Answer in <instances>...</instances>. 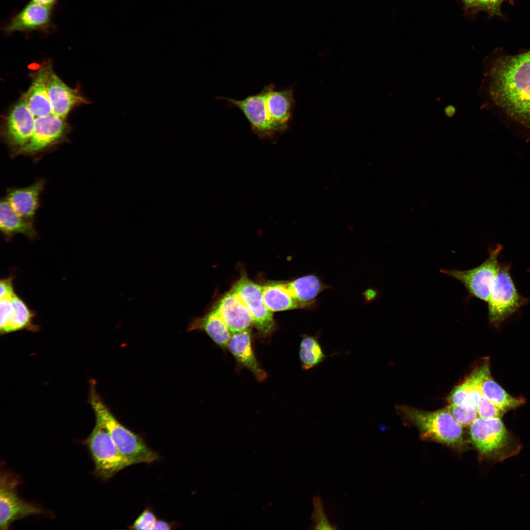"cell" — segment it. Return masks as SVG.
<instances>
[{
    "label": "cell",
    "mask_w": 530,
    "mask_h": 530,
    "mask_svg": "<svg viewBox=\"0 0 530 530\" xmlns=\"http://www.w3.org/2000/svg\"><path fill=\"white\" fill-rule=\"evenodd\" d=\"M488 78L494 103L530 129V51L497 59L490 67Z\"/></svg>",
    "instance_id": "1"
},
{
    "label": "cell",
    "mask_w": 530,
    "mask_h": 530,
    "mask_svg": "<svg viewBox=\"0 0 530 530\" xmlns=\"http://www.w3.org/2000/svg\"><path fill=\"white\" fill-rule=\"evenodd\" d=\"M96 381H90L89 401L95 414L96 422L108 431L121 454L131 465L151 463L157 460L158 454L147 445L140 435L123 425L115 417L97 392Z\"/></svg>",
    "instance_id": "2"
},
{
    "label": "cell",
    "mask_w": 530,
    "mask_h": 530,
    "mask_svg": "<svg viewBox=\"0 0 530 530\" xmlns=\"http://www.w3.org/2000/svg\"><path fill=\"white\" fill-rule=\"evenodd\" d=\"M397 409L401 416L419 429L424 438L458 449L465 445L463 426L454 420L447 408L425 411L402 405Z\"/></svg>",
    "instance_id": "3"
},
{
    "label": "cell",
    "mask_w": 530,
    "mask_h": 530,
    "mask_svg": "<svg viewBox=\"0 0 530 530\" xmlns=\"http://www.w3.org/2000/svg\"><path fill=\"white\" fill-rule=\"evenodd\" d=\"M471 442L480 455L502 462L518 454L521 446L506 429L500 418H477L470 426Z\"/></svg>",
    "instance_id": "4"
},
{
    "label": "cell",
    "mask_w": 530,
    "mask_h": 530,
    "mask_svg": "<svg viewBox=\"0 0 530 530\" xmlns=\"http://www.w3.org/2000/svg\"><path fill=\"white\" fill-rule=\"evenodd\" d=\"M86 443L94 463V472L103 479H110L131 465L118 450L106 429L98 422Z\"/></svg>",
    "instance_id": "5"
},
{
    "label": "cell",
    "mask_w": 530,
    "mask_h": 530,
    "mask_svg": "<svg viewBox=\"0 0 530 530\" xmlns=\"http://www.w3.org/2000/svg\"><path fill=\"white\" fill-rule=\"evenodd\" d=\"M55 10L30 0L1 24V30L7 35L17 32L26 36L33 32L49 35L57 28L53 20Z\"/></svg>",
    "instance_id": "6"
},
{
    "label": "cell",
    "mask_w": 530,
    "mask_h": 530,
    "mask_svg": "<svg viewBox=\"0 0 530 530\" xmlns=\"http://www.w3.org/2000/svg\"><path fill=\"white\" fill-rule=\"evenodd\" d=\"M67 131L68 126L64 118L53 114L36 117L30 139L14 157L24 155L37 161L44 154L63 142Z\"/></svg>",
    "instance_id": "7"
},
{
    "label": "cell",
    "mask_w": 530,
    "mask_h": 530,
    "mask_svg": "<svg viewBox=\"0 0 530 530\" xmlns=\"http://www.w3.org/2000/svg\"><path fill=\"white\" fill-rule=\"evenodd\" d=\"M502 249L499 245L478 266L468 270L441 269L440 272L460 281L473 296L488 302L491 285L500 266L498 256Z\"/></svg>",
    "instance_id": "8"
},
{
    "label": "cell",
    "mask_w": 530,
    "mask_h": 530,
    "mask_svg": "<svg viewBox=\"0 0 530 530\" xmlns=\"http://www.w3.org/2000/svg\"><path fill=\"white\" fill-rule=\"evenodd\" d=\"M19 483L15 476L1 475L0 485V528L6 530L15 521L27 516L42 514L44 510L38 505L25 502L17 493Z\"/></svg>",
    "instance_id": "9"
},
{
    "label": "cell",
    "mask_w": 530,
    "mask_h": 530,
    "mask_svg": "<svg viewBox=\"0 0 530 530\" xmlns=\"http://www.w3.org/2000/svg\"><path fill=\"white\" fill-rule=\"evenodd\" d=\"M521 298L506 267H500L493 280L488 303V317L491 322H500L515 312Z\"/></svg>",
    "instance_id": "10"
},
{
    "label": "cell",
    "mask_w": 530,
    "mask_h": 530,
    "mask_svg": "<svg viewBox=\"0 0 530 530\" xmlns=\"http://www.w3.org/2000/svg\"><path fill=\"white\" fill-rule=\"evenodd\" d=\"M248 310L253 325L260 334L267 335L275 328L272 312L265 306L262 296V286L242 276L232 290Z\"/></svg>",
    "instance_id": "11"
},
{
    "label": "cell",
    "mask_w": 530,
    "mask_h": 530,
    "mask_svg": "<svg viewBox=\"0 0 530 530\" xmlns=\"http://www.w3.org/2000/svg\"><path fill=\"white\" fill-rule=\"evenodd\" d=\"M35 116L29 108L25 100L21 98L12 108L7 117L2 138L8 146L10 156L23 148L30 139L34 130Z\"/></svg>",
    "instance_id": "12"
},
{
    "label": "cell",
    "mask_w": 530,
    "mask_h": 530,
    "mask_svg": "<svg viewBox=\"0 0 530 530\" xmlns=\"http://www.w3.org/2000/svg\"><path fill=\"white\" fill-rule=\"evenodd\" d=\"M238 108L249 121L251 130L262 139H272L277 135L271 126L266 113L264 88L258 93L243 100L219 97Z\"/></svg>",
    "instance_id": "13"
},
{
    "label": "cell",
    "mask_w": 530,
    "mask_h": 530,
    "mask_svg": "<svg viewBox=\"0 0 530 530\" xmlns=\"http://www.w3.org/2000/svg\"><path fill=\"white\" fill-rule=\"evenodd\" d=\"M467 379L487 399L504 412L520 406L524 400L509 395L493 380L488 360L476 369Z\"/></svg>",
    "instance_id": "14"
},
{
    "label": "cell",
    "mask_w": 530,
    "mask_h": 530,
    "mask_svg": "<svg viewBox=\"0 0 530 530\" xmlns=\"http://www.w3.org/2000/svg\"><path fill=\"white\" fill-rule=\"evenodd\" d=\"M265 105L268 121L276 133L286 131L294 106L293 89L276 90L272 83L265 86Z\"/></svg>",
    "instance_id": "15"
},
{
    "label": "cell",
    "mask_w": 530,
    "mask_h": 530,
    "mask_svg": "<svg viewBox=\"0 0 530 530\" xmlns=\"http://www.w3.org/2000/svg\"><path fill=\"white\" fill-rule=\"evenodd\" d=\"M48 94L52 114L64 119L75 106L88 103L78 90L67 85L54 73L52 67L49 77Z\"/></svg>",
    "instance_id": "16"
},
{
    "label": "cell",
    "mask_w": 530,
    "mask_h": 530,
    "mask_svg": "<svg viewBox=\"0 0 530 530\" xmlns=\"http://www.w3.org/2000/svg\"><path fill=\"white\" fill-rule=\"evenodd\" d=\"M45 185V181L40 179L26 187L8 188L4 198L18 214L34 223Z\"/></svg>",
    "instance_id": "17"
},
{
    "label": "cell",
    "mask_w": 530,
    "mask_h": 530,
    "mask_svg": "<svg viewBox=\"0 0 530 530\" xmlns=\"http://www.w3.org/2000/svg\"><path fill=\"white\" fill-rule=\"evenodd\" d=\"M232 333L251 330L253 325L251 315L245 304L232 290L215 307Z\"/></svg>",
    "instance_id": "18"
},
{
    "label": "cell",
    "mask_w": 530,
    "mask_h": 530,
    "mask_svg": "<svg viewBox=\"0 0 530 530\" xmlns=\"http://www.w3.org/2000/svg\"><path fill=\"white\" fill-rule=\"evenodd\" d=\"M51 67L50 65L44 66L37 70L29 89L23 96L35 118L52 114L48 94Z\"/></svg>",
    "instance_id": "19"
},
{
    "label": "cell",
    "mask_w": 530,
    "mask_h": 530,
    "mask_svg": "<svg viewBox=\"0 0 530 530\" xmlns=\"http://www.w3.org/2000/svg\"><path fill=\"white\" fill-rule=\"evenodd\" d=\"M250 332L251 330H247L232 334L228 347L237 362L261 381L266 378L267 374L260 367L254 353Z\"/></svg>",
    "instance_id": "20"
},
{
    "label": "cell",
    "mask_w": 530,
    "mask_h": 530,
    "mask_svg": "<svg viewBox=\"0 0 530 530\" xmlns=\"http://www.w3.org/2000/svg\"><path fill=\"white\" fill-rule=\"evenodd\" d=\"M0 230L8 241L18 234H23L30 240L38 237L34 223L18 214L4 198L0 204Z\"/></svg>",
    "instance_id": "21"
},
{
    "label": "cell",
    "mask_w": 530,
    "mask_h": 530,
    "mask_svg": "<svg viewBox=\"0 0 530 530\" xmlns=\"http://www.w3.org/2000/svg\"><path fill=\"white\" fill-rule=\"evenodd\" d=\"M187 330L204 331L216 344L223 348L228 347L232 336V333L215 307L204 316L193 319L189 322Z\"/></svg>",
    "instance_id": "22"
},
{
    "label": "cell",
    "mask_w": 530,
    "mask_h": 530,
    "mask_svg": "<svg viewBox=\"0 0 530 530\" xmlns=\"http://www.w3.org/2000/svg\"><path fill=\"white\" fill-rule=\"evenodd\" d=\"M292 296L305 308L314 306L315 299L327 288L315 275L309 274L286 283Z\"/></svg>",
    "instance_id": "23"
},
{
    "label": "cell",
    "mask_w": 530,
    "mask_h": 530,
    "mask_svg": "<svg viewBox=\"0 0 530 530\" xmlns=\"http://www.w3.org/2000/svg\"><path fill=\"white\" fill-rule=\"evenodd\" d=\"M262 296L265 306L272 312L305 308L292 296L286 283L262 286Z\"/></svg>",
    "instance_id": "24"
},
{
    "label": "cell",
    "mask_w": 530,
    "mask_h": 530,
    "mask_svg": "<svg viewBox=\"0 0 530 530\" xmlns=\"http://www.w3.org/2000/svg\"><path fill=\"white\" fill-rule=\"evenodd\" d=\"M299 355L304 370L316 367L330 356L324 352L318 336L311 335L303 337L300 344Z\"/></svg>",
    "instance_id": "25"
},
{
    "label": "cell",
    "mask_w": 530,
    "mask_h": 530,
    "mask_svg": "<svg viewBox=\"0 0 530 530\" xmlns=\"http://www.w3.org/2000/svg\"><path fill=\"white\" fill-rule=\"evenodd\" d=\"M13 310L11 318L5 327L0 331L1 333H7L24 329L35 328L32 324L34 314L31 311L25 302L16 294L11 298Z\"/></svg>",
    "instance_id": "26"
},
{
    "label": "cell",
    "mask_w": 530,
    "mask_h": 530,
    "mask_svg": "<svg viewBox=\"0 0 530 530\" xmlns=\"http://www.w3.org/2000/svg\"><path fill=\"white\" fill-rule=\"evenodd\" d=\"M477 414L481 418H501L504 413L487 399L467 378L464 381Z\"/></svg>",
    "instance_id": "27"
},
{
    "label": "cell",
    "mask_w": 530,
    "mask_h": 530,
    "mask_svg": "<svg viewBox=\"0 0 530 530\" xmlns=\"http://www.w3.org/2000/svg\"><path fill=\"white\" fill-rule=\"evenodd\" d=\"M447 408L454 420L464 427L470 426L478 415L475 406L450 404Z\"/></svg>",
    "instance_id": "28"
},
{
    "label": "cell",
    "mask_w": 530,
    "mask_h": 530,
    "mask_svg": "<svg viewBox=\"0 0 530 530\" xmlns=\"http://www.w3.org/2000/svg\"><path fill=\"white\" fill-rule=\"evenodd\" d=\"M314 511L312 516L313 528L316 530H334L336 526L331 524L325 513L323 504L319 496L313 499Z\"/></svg>",
    "instance_id": "29"
},
{
    "label": "cell",
    "mask_w": 530,
    "mask_h": 530,
    "mask_svg": "<svg viewBox=\"0 0 530 530\" xmlns=\"http://www.w3.org/2000/svg\"><path fill=\"white\" fill-rule=\"evenodd\" d=\"M448 400L450 404L475 407L464 382L455 387L449 396Z\"/></svg>",
    "instance_id": "30"
},
{
    "label": "cell",
    "mask_w": 530,
    "mask_h": 530,
    "mask_svg": "<svg viewBox=\"0 0 530 530\" xmlns=\"http://www.w3.org/2000/svg\"><path fill=\"white\" fill-rule=\"evenodd\" d=\"M157 520L154 513L148 508L137 518L130 529L138 530H152Z\"/></svg>",
    "instance_id": "31"
},
{
    "label": "cell",
    "mask_w": 530,
    "mask_h": 530,
    "mask_svg": "<svg viewBox=\"0 0 530 530\" xmlns=\"http://www.w3.org/2000/svg\"><path fill=\"white\" fill-rule=\"evenodd\" d=\"M11 298H5L0 299V331H1L7 325L12 314L13 307Z\"/></svg>",
    "instance_id": "32"
},
{
    "label": "cell",
    "mask_w": 530,
    "mask_h": 530,
    "mask_svg": "<svg viewBox=\"0 0 530 530\" xmlns=\"http://www.w3.org/2000/svg\"><path fill=\"white\" fill-rule=\"evenodd\" d=\"M12 280V277H8L0 280V299L11 298L16 294L14 292Z\"/></svg>",
    "instance_id": "33"
},
{
    "label": "cell",
    "mask_w": 530,
    "mask_h": 530,
    "mask_svg": "<svg viewBox=\"0 0 530 530\" xmlns=\"http://www.w3.org/2000/svg\"><path fill=\"white\" fill-rule=\"evenodd\" d=\"M172 529V525L167 522L162 520H157L152 530H166Z\"/></svg>",
    "instance_id": "34"
},
{
    "label": "cell",
    "mask_w": 530,
    "mask_h": 530,
    "mask_svg": "<svg viewBox=\"0 0 530 530\" xmlns=\"http://www.w3.org/2000/svg\"><path fill=\"white\" fill-rule=\"evenodd\" d=\"M35 3L55 9L58 3V0H30Z\"/></svg>",
    "instance_id": "35"
},
{
    "label": "cell",
    "mask_w": 530,
    "mask_h": 530,
    "mask_svg": "<svg viewBox=\"0 0 530 530\" xmlns=\"http://www.w3.org/2000/svg\"><path fill=\"white\" fill-rule=\"evenodd\" d=\"M502 0H479L481 2L485 4H495Z\"/></svg>",
    "instance_id": "36"
},
{
    "label": "cell",
    "mask_w": 530,
    "mask_h": 530,
    "mask_svg": "<svg viewBox=\"0 0 530 530\" xmlns=\"http://www.w3.org/2000/svg\"><path fill=\"white\" fill-rule=\"evenodd\" d=\"M466 0L469 3H473V2H475L476 1H477V0L479 1V0Z\"/></svg>",
    "instance_id": "37"
}]
</instances>
